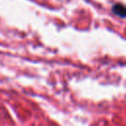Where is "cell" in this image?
Here are the masks:
<instances>
[{"label":"cell","instance_id":"6da1fadb","mask_svg":"<svg viewBox=\"0 0 126 126\" xmlns=\"http://www.w3.org/2000/svg\"><path fill=\"white\" fill-rule=\"evenodd\" d=\"M112 11L119 17H126V7L121 4H116L112 7Z\"/></svg>","mask_w":126,"mask_h":126}]
</instances>
